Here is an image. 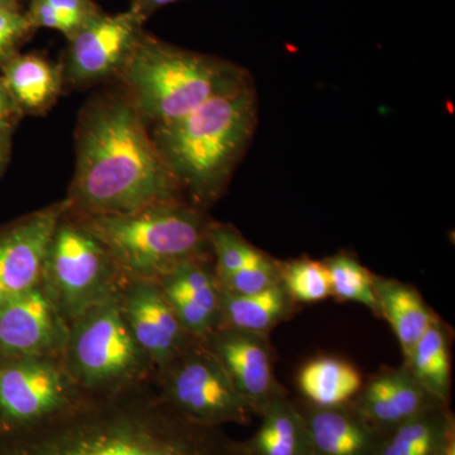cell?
<instances>
[{"label": "cell", "instance_id": "cell-26", "mask_svg": "<svg viewBox=\"0 0 455 455\" xmlns=\"http://www.w3.org/2000/svg\"><path fill=\"white\" fill-rule=\"evenodd\" d=\"M281 283L295 304H313L331 296L324 262L310 259L280 263Z\"/></svg>", "mask_w": 455, "mask_h": 455}, {"label": "cell", "instance_id": "cell-23", "mask_svg": "<svg viewBox=\"0 0 455 455\" xmlns=\"http://www.w3.org/2000/svg\"><path fill=\"white\" fill-rule=\"evenodd\" d=\"M454 436V415L439 405L387 434L379 455H443Z\"/></svg>", "mask_w": 455, "mask_h": 455}, {"label": "cell", "instance_id": "cell-5", "mask_svg": "<svg viewBox=\"0 0 455 455\" xmlns=\"http://www.w3.org/2000/svg\"><path fill=\"white\" fill-rule=\"evenodd\" d=\"M76 217L104 244L124 278L156 281L179 263L212 253V223L179 200L127 214Z\"/></svg>", "mask_w": 455, "mask_h": 455}, {"label": "cell", "instance_id": "cell-27", "mask_svg": "<svg viewBox=\"0 0 455 455\" xmlns=\"http://www.w3.org/2000/svg\"><path fill=\"white\" fill-rule=\"evenodd\" d=\"M211 248L218 283L241 271L259 253L236 230L221 224H212Z\"/></svg>", "mask_w": 455, "mask_h": 455}, {"label": "cell", "instance_id": "cell-4", "mask_svg": "<svg viewBox=\"0 0 455 455\" xmlns=\"http://www.w3.org/2000/svg\"><path fill=\"white\" fill-rule=\"evenodd\" d=\"M124 94L147 124H167L248 79L236 66L214 57L140 38L116 71Z\"/></svg>", "mask_w": 455, "mask_h": 455}, {"label": "cell", "instance_id": "cell-15", "mask_svg": "<svg viewBox=\"0 0 455 455\" xmlns=\"http://www.w3.org/2000/svg\"><path fill=\"white\" fill-rule=\"evenodd\" d=\"M158 284L190 337L204 339L220 326V286L209 257L179 263Z\"/></svg>", "mask_w": 455, "mask_h": 455}, {"label": "cell", "instance_id": "cell-3", "mask_svg": "<svg viewBox=\"0 0 455 455\" xmlns=\"http://www.w3.org/2000/svg\"><path fill=\"white\" fill-rule=\"evenodd\" d=\"M256 95L248 79L151 136L180 190L196 202L220 196L256 127Z\"/></svg>", "mask_w": 455, "mask_h": 455}, {"label": "cell", "instance_id": "cell-7", "mask_svg": "<svg viewBox=\"0 0 455 455\" xmlns=\"http://www.w3.org/2000/svg\"><path fill=\"white\" fill-rule=\"evenodd\" d=\"M124 277L104 244L73 212L60 221L44 257L42 284L70 324L109 300Z\"/></svg>", "mask_w": 455, "mask_h": 455}, {"label": "cell", "instance_id": "cell-30", "mask_svg": "<svg viewBox=\"0 0 455 455\" xmlns=\"http://www.w3.org/2000/svg\"><path fill=\"white\" fill-rule=\"evenodd\" d=\"M28 17L33 26L55 29V31L64 33L68 38L75 35V29L70 23L55 8L51 7L46 0H33L31 14Z\"/></svg>", "mask_w": 455, "mask_h": 455}, {"label": "cell", "instance_id": "cell-2", "mask_svg": "<svg viewBox=\"0 0 455 455\" xmlns=\"http://www.w3.org/2000/svg\"><path fill=\"white\" fill-rule=\"evenodd\" d=\"M180 191L145 119L127 95H103L84 108L68 196L73 214H127L175 202Z\"/></svg>", "mask_w": 455, "mask_h": 455}, {"label": "cell", "instance_id": "cell-31", "mask_svg": "<svg viewBox=\"0 0 455 455\" xmlns=\"http://www.w3.org/2000/svg\"><path fill=\"white\" fill-rule=\"evenodd\" d=\"M46 2L70 23L75 33L90 20L98 16L89 0H46Z\"/></svg>", "mask_w": 455, "mask_h": 455}, {"label": "cell", "instance_id": "cell-24", "mask_svg": "<svg viewBox=\"0 0 455 455\" xmlns=\"http://www.w3.org/2000/svg\"><path fill=\"white\" fill-rule=\"evenodd\" d=\"M403 363L418 382L440 403L451 401V359L447 329L436 317Z\"/></svg>", "mask_w": 455, "mask_h": 455}, {"label": "cell", "instance_id": "cell-21", "mask_svg": "<svg viewBox=\"0 0 455 455\" xmlns=\"http://www.w3.org/2000/svg\"><path fill=\"white\" fill-rule=\"evenodd\" d=\"M295 311L283 283L251 295H236L220 287V326L268 334Z\"/></svg>", "mask_w": 455, "mask_h": 455}, {"label": "cell", "instance_id": "cell-8", "mask_svg": "<svg viewBox=\"0 0 455 455\" xmlns=\"http://www.w3.org/2000/svg\"><path fill=\"white\" fill-rule=\"evenodd\" d=\"M155 383L164 403L193 423L221 427L252 421V407L202 339L194 338L157 368Z\"/></svg>", "mask_w": 455, "mask_h": 455}, {"label": "cell", "instance_id": "cell-35", "mask_svg": "<svg viewBox=\"0 0 455 455\" xmlns=\"http://www.w3.org/2000/svg\"><path fill=\"white\" fill-rule=\"evenodd\" d=\"M0 8L17 9L16 0H0Z\"/></svg>", "mask_w": 455, "mask_h": 455}, {"label": "cell", "instance_id": "cell-11", "mask_svg": "<svg viewBox=\"0 0 455 455\" xmlns=\"http://www.w3.org/2000/svg\"><path fill=\"white\" fill-rule=\"evenodd\" d=\"M68 323L42 283L0 304V357H61Z\"/></svg>", "mask_w": 455, "mask_h": 455}, {"label": "cell", "instance_id": "cell-9", "mask_svg": "<svg viewBox=\"0 0 455 455\" xmlns=\"http://www.w3.org/2000/svg\"><path fill=\"white\" fill-rule=\"evenodd\" d=\"M84 396L61 357H0V434L46 423Z\"/></svg>", "mask_w": 455, "mask_h": 455}, {"label": "cell", "instance_id": "cell-18", "mask_svg": "<svg viewBox=\"0 0 455 455\" xmlns=\"http://www.w3.org/2000/svg\"><path fill=\"white\" fill-rule=\"evenodd\" d=\"M259 416V429L251 438L233 443V454L313 455L307 423L286 391L272 398Z\"/></svg>", "mask_w": 455, "mask_h": 455}, {"label": "cell", "instance_id": "cell-14", "mask_svg": "<svg viewBox=\"0 0 455 455\" xmlns=\"http://www.w3.org/2000/svg\"><path fill=\"white\" fill-rule=\"evenodd\" d=\"M142 18L131 11L116 16H97L70 38L68 80L76 85L94 83L116 73L139 40Z\"/></svg>", "mask_w": 455, "mask_h": 455}, {"label": "cell", "instance_id": "cell-13", "mask_svg": "<svg viewBox=\"0 0 455 455\" xmlns=\"http://www.w3.org/2000/svg\"><path fill=\"white\" fill-rule=\"evenodd\" d=\"M119 304L132 335L156 370L194 339L180 323L157 281L124 278Z\"/></svg>", "mask_w": 455, "mask_h": 455}, {"label": "cell", "instance_id": "cell-20", "mask_svg": "<svg viewBox=\"0 0 455 455\" xmlns=\"http://www.w3.org/2000/svg\"><path fill=\"white\" fill-rule=\"evenodd\" d=\"M0 75L23 114L49 109L61 90V74L36 53H16L0 65Z\"/></svg>", "mask_w": 455, "mask_h": 455}, {"label": "cell", "instance_id": "cell-22", "mask_svg": "<svg viewBox=\"0 0 455 455\" xmlns=\"http://www.w3.org/2000/svg\"><path fill=\"white\" fill-rule=\"evenodd\" d=\"M363 385L357 368L339 358L320 357L307 362L298 374L301 400L310 405H347Z\"/></svg>", "mask_w": 455, "mask_h": 455}, {"label": "cell", "instance_id": "cell-17", "mask_svg": "<svg viewBox=\"0 0 455 455\" xmlns=\"http://www.w3.org/2000/svg\"><path fill=\"white\" fill-rule=\"evenodd\" d=\"M309 430L313 455H379L385 435L350 403L320 407L295 401Z\"/></svg>", "mask_w": 455, "mask_h": 455}, {"label": "cell", "instance_id": "cell-16", "mask_svg": "<svg viewBox=\"0 0 455 455\" xmlns=\"http://www.w3.org/2000/svg\"><path fill=\"white\" fill-rule=\"evenodd\" d=\"M349 403L385 436L427 410L447 405L425 390L405 363L377 373Z\"/></svg>", "mask_w": 455, "mask_h": 455}, {"label": "cell", "instance_id": "cell-33", "mask_svg": "<svg viewBox=\"0 0 455 455\" xmlns=\"http://www.w3.org/2000/svg\"><path fill=\"white\" fill-rule=\"evenodd\" d=\"M176 2H179V0H136V4L132 8V11L136 12L142 20H145L148 14L154 13L157 9Z\"/></svg>", "mask_w": 455, "mask_h": 455}, {"label": "cell", "instance_id": "cell-29", "mask_svg": "<svg viewBox=\"0 0 455 455\" xmlns=\"http://www.w3.org/2000/svg\"><path fill=\"white\" fill-rule=\"evenodd\" d=\"M32 27L29 17L18 9L0 8V65L16 55L18 44Z\"/></svg>", "mask_w": 455, "mask_h": 455}, {"label": "cell", "instance_id": "cell-25", "mask_svg": "<svg viewBox=\"0 0 455 455\" xmlns=\"http://www.w3.org/2000/svg\"><path fill=\"white\" fill-rule=\"evenodd\" d=\"M324 263L331 278V296L340 301L358 302L379 315L373 274L348 253L335 254Z\"/></svg>", "mask_w": 455, "mask_h": 455}, {"label": "cell", "instance_id": "cell-12", "mask_svg": "<svg viewBox=\"0 0 455 455\" xmlns=\"http://www.w3.org/2000/svg\"><path fill=\"white\" fill-rule=\"evenodd\" d=\"M202 340L252 407L254 415L259 416L272 398L284 392L275 377L268 334L221 326Z\"/></svg>", "mask_w": 455, "mask_h": 455}, {"label": "cell", "instance_id": "cell-34", "mask_svg": "<svg viewBox=\"0 0 455 455\" xmlns=\"http://www.w3.org/2000/svg\"><path fill=\"white\" fill-rule=\"evenodd\" d=\"M12 155V133L0 132V176L7 169Z\"/></svg>", "mask_w": 455, "mask_h": 455}, {"label": "cell", "instance_id": "cell-6", "mask_svg": "<svg viewBox=\"0 0 455 455\" xmlns=\"http://www.w3.org/2000/svg\"><path fill=\"white\" fill-rule=\"evenodd\" d=\"M61 359L68 376L85 395L133 387L151 381L156 373L155 364L125 323L119 292L68 324Z\"/></svg>", "mask_w": 455, "mask_h": 455}, {"label": "cell", "instance_id": "cell-32", "mask_svg": "<svg viewBox=\"0 0 455 455\" xmlns=\"http://www.w3.org/2000/svg\"><path fill=\"white\" fill-rule=\"evenodd\" d=\"M22 116V110L17 106L0 75V132L13 133Z\"/></svg>", "mask_w": 455, "mask_h": 455}, {"label": "cell", "instance_id": "cell-1", "mask_svg": "<svg viewBox=\"0 0 455 455\" xmlns=\"http://www.w3.org/2000/svg\"><path fill=\"white\" fill-rule=\"evenodd\" d=\"M221 427L179 415L151 381L85 395L68 411L17 433L0 434V455H235Z\"/></svg>", "mask_w": 455, "mask_h": 455}, {"label": "cell", "instance_id": "cell-10", "mask_svg": "<svg viewBox=\"0 0 455 455\" xmlns=\"http://www.w3.org/2000/svg\"><path fill=\"white\" fill-rule=\"evenodd\" d=\"M70 212L66 197L0 228V304L42 283L51 236Z\"/></svg>", "mask_w": 455, "mask_h": 455}, {"label": "cell", "instance_id": "cell-19", "mask_svg": "<svg viewBox=\"0 0 455 455\" xmlns=\"http://www.w3.org/2000/svg\"><path fill=\"white\" fill-rule=\"evenodd\" d=\"M373 284L379 315L391 325L406 359L438 316L412 284L377 275H373Z\"/></svg>", "mask_w": 455, "mask_h": 455}, {"label": "cell", "instance_id": "cell-28", "mask_svg": "<svg viewBox=\"0 0 455 455\" xmlns=\"http://www.w3.org/2000/svg\"><path fill=\"white\" fill-rule=\"evenodd\" d=\"M278 283H281L280 263L259 251L245 267L221 281L220 286L236 295H251Z\"/></svg>", "mask_w": 455, "mask_h": 455}]
</instances>
